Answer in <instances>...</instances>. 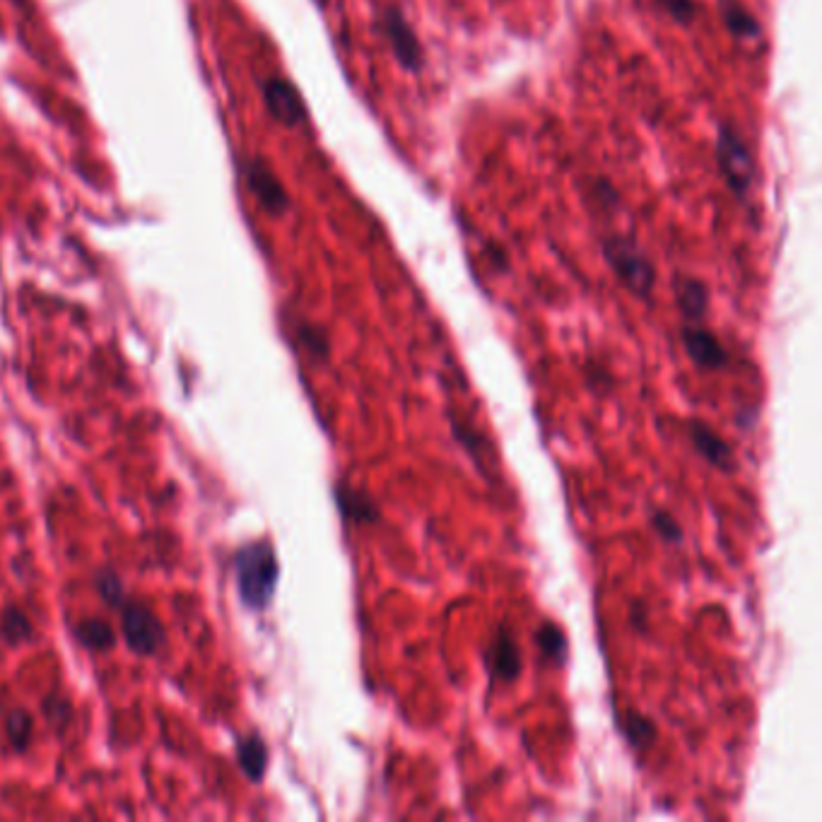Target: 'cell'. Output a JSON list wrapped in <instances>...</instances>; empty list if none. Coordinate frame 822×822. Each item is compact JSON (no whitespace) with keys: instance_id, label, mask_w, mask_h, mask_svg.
<instances>
[{"instance_id":"obj_1","label":"cell","mask_w":822,"mask_h":822,"mask_svg":"<svg viewBox=\"0 0 822 822\" xmlns=\"http://www.w3.org/2000/svg\"><path fill=\"white\" fill-rule=\"evenodd\" d=\"M281 564L269 540H253L235 555L237 594L251 610H265L275 596Z\"/></svg>"},{"instance_id":"obj_2","label":"cell","mask_w":822,"mask_h":822,"mask_svg":"<svg viewBox=\"0 0 822 822\" xmlns=\"http://www.w3.org/2000/svg\"><path fill=\"white\" fill-rule=\"evenodd\" d=\"M603 259L608 269L618 277L627 293H632L637 299L649 301L657 289V269L647 251L637 244L632 237L610 235L603 239Z\"/></svg>"},{"instance_id":"obj_3","label":"cell","mask_w":822,"mask_h":822,"mask_svg":"<svg viewBox=\"0 0 822 822\" xmlns=\"http://www.w3.org/2000/svg\"><path fill=\"white\" fill-rule=\"evenodd\" d=\"M717 162L733 196L739 201L751 196L755 181L753 155L747 150L741 133L729 124H721L717 130Z\"/></svg>"},{"instance_id":"obj_4","label":"cell","mask_w":822,"mask_h":822,"mask_svg":"<svg viewBox=\"0 0 822 822\" xmlns=\"http://www.w3.org/2000/svg\"><path fill=\"white\" fill-rule=\"evenodd\" d=\"M121 610V632H124L126 644L138 657H155L167 642L164 627L160 618L142 603L124 601L118 606Z\"/></svg>"},{"instance_id":"obj_5","label":"cell","mask_w":822,"mask_h":822,"mask_svg":"<svg viewBox=\"0 0 822 822\" xmlns=\"http://www.w3.org/2000/svg\"><path fill=\"white\" fill-rule=\"evenodd\" d=\"M379 30L384 34V39L389 42L398 66L408 72H420L425 68V52H422L418 34L410 27V22L406 20L401 8H384L379 15Z\"/></svg>"},{"instance_id":"obj_6","label":"cell","mask_w":822,"mask_h":822,"mask_svg":"<svg viewBox=\"0 0 822 822\" xmlns=\"http://www.w3.org/2000/svg\"><path fill=\"white\" fill-rule=\"evenodd\" d=\"M241 174H244L247 186L251 189L253 196H256L265 213L281 217L289 210V196L285 186L261 157H247V160L241 162Z\"/></svg>"},{"instance_id":"obj_7","label":"cell","mask_w":822,"mask_h":822,"mask_svg":"<svg viewBox=\"0 0 822 822\" xmlns=\"http://www.w3.org/2000/svg\"><path fill=\"white\" fill-rule=\"evenodd\" d=\"M263 102L269 114L287 128H297L307 121V106L297 88L285 78H265L261 84Z\"/></svg>"},{"instance_id":"obj_8","label":"cell","mask_w":822,"mask_h":822,"mask_svg":"<svg viewBox=\"0 0 822 822\" xmlns=\"http://www.w3.org/2000/svg\"><path fill=\"white\" fill-rule=\"evenodd\" d=\"M486 663L494 683L510 685V683H516L518 675H522V669H524L522 649H518L516 637L506 625H500V630L494 632Z\"/></svg>"},{"instance_id":"obj_9","label":"cell","mask_w":822,"mask_h":822,"mask_svg":"<svg viewBox=\"0 0 822 822\" xmlns=\"http://www.w3.org/2000/svg\"><path fill=\"white\" fill-rule=\"evenodd\" d=\"M685 353L690 355V359L699 369L705 372H717L729 365V353L727 347L719 343V338L711 333L705 326H695L687 323L681 331Z\"/></svg>"},{"instance_id":"obj_10","label":"cell","mask_w":822,"mask_h":822,"mask_svg":"<svg viewBox=\"0 0 822 822\" xmlns=\"http://www.w3.org/2000/svg\"><path fill=\"white\" fill-rule=\"evenodd\" d=\"M687 432H690V439H693V446L697 449V454L703 456L709 466H715L717 470H721V473H727V476L735 473L739 464H735L731 444L723 442L719 434L707 425V422L693 418L690 422H687Z\"/></svg>"},{"instance_id":"obj_11","label":"cell","mask_w":822,"mask_h":822,"mask_svg":"<svg viewBox=\"0 0 822 822\" xmlns=\"http://www.w3.org/2000/svg\"><path fill=\"white\" fill-rule=\"evenodd\" d=\"M333 498H335V504H338V512L343 514L345 522L367 526V524H377L381 518L379 504L374 502L367 492H362L357 488H350V486H345V482H338L335 490H333Z\"/></svg>"},{"instance_id":"obj_12","label":"cell","mask_w":822,"mask_h":822,"mask_svg":"<svg viewBox=\"0 0 822 822\" xmlns=\"http://www.w3.org/2000/svg\"><path fill=\"white\" fill-rule=\"evenodd\" d=\"M237 763L249 781L259 784L265 777V769H269V747H265L259 733L241 735L237 741Z\"/></svg>"},{"instance_id":"obj_13","label":"cell","mask_w":822,"mask_h":822,"mask_svg":"<svg viewBox=\"0 0 822 822\" xmlns=\"http://www.w3.org/2000/svg\"><path fill=\"white\" fill-rule=\"evenodd\" d=\"M452 422V432H454V439L464 446V449L470 454V458H473V464L478 466V470L486 478H490V468L486 464V458H492V442L486 437V434L478 432L473 425H466V422L456 420V418H449Z\"/></svg>"},{"instance_id":"obj_14","label":"cell","mask_w":822,"mask_h":822,"mask_svg":"<svg viewBox=\"0 0 822 822\" xmlns=\"http://www.w3.org/2000/svg\"><path fill=\"white\" fill-rule=\"evenodd\" d=\"M721 20L727 24V30L745 42H755L763 36V27H760L757 18L741 0H721Z\"/></svg>"},{"instance_id":"obj_15","label":"cell","mask_w":822,"mask_h":822,"mask_svg":"<svg viewBox=\"0 0 822 822\" xmlns=\"http://www.w3.org/2000/svg\"><path fill=\"white\" fill-rule=\"evenodd\" d=\"M678 307L687 321H703L709 307V289L703 281L685 277L678 283Z\"/></svg>"},{"instance_id":"obj_16","label":"cell","mask_w":822,"mask_h":822,"mask_svg":"<svg viewBox=\"0 0 822 822\" xmlns=\"http://www.w3.org/2000/svg\"><path fill=\"white\" fill-rule=\"evenodd\" d=\"M620 729L625 733L627 743H630L635 751H647V747L654 745L657 739H659L657 723L651 721L649 717L639 715V711H635V709L625 711V717L620 719Z\"/></svg>"},{"instance_id":"obj_17","label":"cell","mask_w":822,"mask_h":822,"mask_svg":"<svg viewBox=\"0 0 822 822\" xmlns=\"http://www.w3.org/2000/svg\"><path fill=\"white\" fill-rule=\"evenodd\" d=\"M536 644L540 649V654L546 657L555 666H564L567 657H570V642H567L564 632L558 625L552 623H543L536 630Z\"/></svg>"},{"instance_id":"obj_18","label":"cell","mask_w":822,"mask_h":822,"mask_svg":"<svg viewBox=\"0 0 822 822\" xmlns=\"http://www.w3.org/2000/svg\"><path fill=\"white\" fill-rule=\"evenodd\" d=\"M76 637L84 649H92V651H106L116 644V635L112 630V625L100 618L82 620L76 627Z\"/></svg>"},{"instance_id":"obj_19","label":"cell","mask_w":822,"mask_h":822,"mask_svg":"<svg viewBox=\"0 0 822 822\" xmlns=\"http://www.w3.org/2000/svg\"><path fill=\"white\" fill-rule=\"evenodd\" d=\"M0 635L8 644H24L34 637V627L20 608H8L3 613V620H0Z\"/></svg>"},{"instance_id":"obj_20","label":"cell","mask_w":822,"mask_h":822,"mask_svg":"<svg viewBox=\"0 0 822 822\" xmlns=\"http://www.w3.org/2000/svg\"><path fill=\"white\" fill-rule=\"evenodd\" d=\"M297 341H299V345L305 347L313 359H321L323 362L326 357L331 355L329 335H326V331L321 329V326L299 323L297 326Z\"/></svg>"},{"instance_id":"obj_21","label":"cell","mask_w":822,"mask_h":822,"mask_svg":"<svg viewBox=\"0 0 822 822\" xmlns=\"http://www.w3.org/2000/svg\"><path fill=\"white\" fill-rule=\"evenodd\" d=\"M32 731H34V721L30 717V711H24V709L10 711L5 719V733L15 751H27V745L32 741Z\"/></svg>"},{"instance_id":"obj_22","label":"cell","mask_w":822,"mask_h":822,"mask_svg":"<svg viewBox=\"0 0 822 822\" xmlns=\"http://www.w3.org/2000/svg\"><path fill=\"white\" fill-rule=\"evenodd\" d=\"M96 591H100V596L109 603V606L118 608L121 603L126 601L124 596V584H121L118 574H114L112 570H104L96 574Z\"/></svg>"},{"instance_id":"obj_23","label":"cell","mask_w":822,"mask_h":822,"mask_svg":"<svg viewBox=\"0 0 822 822\" xmlns=\"http://www.w3.org/2000/svg\"><path fill=\"white\" fill-rule=\"evenodd\" d=\"M651 528L657 530V534L666 540V543H673V546H678V543H683V528L681 524L675 522L673 514L663 512V510H654L651 512Z\"/></svg>"},{"instance_id":"obj_24","label":"cell","mask_w":822,"mask_h":822,"mask_svg":"<svg viewBox=\"0 0 822 822\" xmlns=\"http://www.w3.org/2000/svg\"><path fill=\"white\" fill-rule=\"evenodd\" d=\"M657 5L666 12V15L673 20L683 24V27H690V24L695 22L697 18V5L695 0H657Z\"/></svg>"},{"instance_id":"obj_25","label":"cell","mask_w":822,"mask_h":822,"mask_svg":"<svg viewBox=\"0 0 822 822\" xmlns=\"http://www.w3.org/2000/svg\"><path fill=\"white\" fill-rule=\"evenodd\" d=\"M591 196H594L596 203H601L603 208H615L620 203L618 191H615L608 181H596L594 189H591Z\"/></svg>"},{"instance_id":"obj_26","label":"cell","mask_w":822,"mask_h":822,"mask_svg":"<svg viewBox=\"0 0 822 822\" xmlns=\"http://www.w3.org/2000/svg\"><path fill=\"white\" fill-rule=\"evenodd\" d=\"M44 709H46L48 719H52L54 723H60V727H64V723L70 719V705L64 703L60 697H48Z\"/></svg>"},{"instance_id":"obj_27","label":"cell","mask_w":822,"mask_h":822,"mask_svg":"<svg viewBox=\"0 0 822 822\" xmlns=\"http://www.w3.org/2000/svg\"><path fill=\"white\" fill-rule=\"evenodd\" d=\"M486 253L492 265H498V271H510V259H506V253L498 244H488Z\"/></svg>"},{"instance_id":"obj_28","label":"cell","mask_w":822,"mask_h":822,"mask_svg":"<svg viewBox=\"0 0 822 822\" xmlns=\"http://www.w3.org/2000/svg\"><path fill=\"white\" fill-rule=\"evenodd\" d=\"M630 618H632V625L637 627V632H644L647 630V610H644V606L639 601L632 606Z\"/></svg>"}]
</instances>
